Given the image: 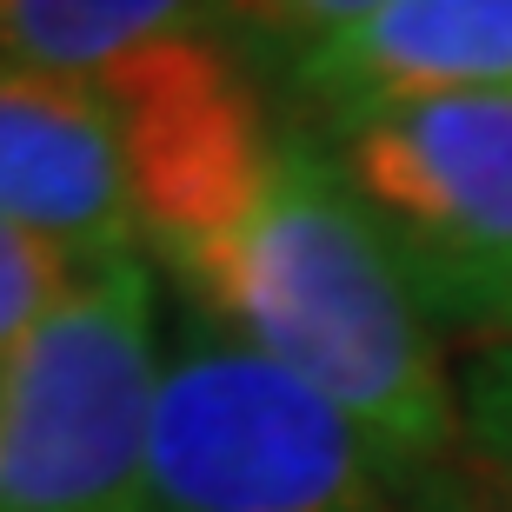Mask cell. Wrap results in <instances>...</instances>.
Returning a JSON list of instances; mask_svg holds the SVG:
<instances>
[{"label": "cell", "mask_w": 512, "mask_h": 512, "mask_svg": "<svg viewBox=\"0 0 512 512\" xmlns=\"http://www.w3.org/2000/svg\"><path fill=\"white\" fill-rule=\"evenodd\" d=\"M466 426H473L479 453L512 479V346H499V353H486L473 366V380H466Z\"/></svg>", "instance_id": "8fae6325"}, {"label": "cell", "mask_w": 512, "mask_h": 512, "mask_svg": "<svg viewBox=\"0 0 512 512\" xmlns=\"http://www.w3.org/2000/svg\"><path fill=\"white\" fill-rule=\"evenodd\" d=\"M200 27H220V0H0V67L87 80Z\"/></svg>", "instance_id": "ba28073f"}, {"label": "cell", "mask_w": 512, "mask_h": 512, "mask_svg": "<svg viewBox=\"0 0 512 512\" xmlns=\"http://www.w3.org/2000/svg\"><path fill=\"white\" fill-rule=\"evenodd\" d=\"M0 227L94 266L147 253L114 107L94 80L0 67Z\"/></svg>", "instance_id": "8992f818"}, {"label": "cell", "mask_w": 512, "mask_h": 512, "mask_svg": "<svg viewBox=\"0 0 512 512\" xmlns=\"http://www.w3.org/2000/svg\"><path fill=\"white\" fill-rule=\"evenodd\" d=\"M94 273L100 266L80 260V253H60V247H47V240H34V233L0 227V373H7V360H14L20 346L34 340Z\"/></svg>", "instance_id": "9c48e42d"}, {"label": "cell", "mask_w": 512, "mask_h": 512, "mask_svg": "<svg viewBox=\"0 0 512 512\" xmlns=\"http://www.w3.org/2000/svg\"><path fill=\"white\" fill-rule=\"evenodd\" d=\"M167 273L180 280V300L260 360L286 366L386 446L446 466L466 419L453 406L426 306L320 133L286 127L253 213Z\"/></svg>", "instance_id": "6da1fadb"}, {"label": "cell", "mask_w": 512, "mask_h": 512, "mask_svg": "<svg viewBox=\"0 0 512 512\" xmlns=\"http://www.w3.org/2000/svg\"><path fill=\"white\" fill-rule=\"evenodd\" d=\"M167 300L147 253L100 266L0 373V512H147Z\"/></svg>", "instance_id": "3957f363"}, {"label": "cell", "mask_w": 512, "mask_h": 512, "mask_svg": "<svg viewBox=\"0 0 512 512\" xmlns=\"http://www.w3.org/2000/svg\"><path fill=\"white\" fill-rule=\"evenodd\" d=\"M439 320H512V94H446L320 133Z\"/></svg>", "instance_id": "277c9868"}, {"label": "cell", "mask_w": 512, "mask_h": 512, "mask_svg": "<svg viewBox=\"0 0 512 512\" xmlns=\"http://www.w3.org/2000/svg\"><path fill=\"white\" fill-rule=\"evenodd\" d=\"M386 0H220V34L247 60H293L300 47L366 20Z\"/></svg>", "instance_id": "30bf717a"}, {"label": "cell", "mask_w": 512, "mask_h": 512, "mask_svg": "<svg viewBox=\"0 0 512 512\" xmlns=\"http://www.w3.org/2000/svg\"><path fill=\"white\" fill-rule=\"evenodd\" d=\"M293 127L333 133L386 107L512 94V0H386L280 67Z\"/></svg>", "instance_id": "52a82bcc"}, {"label": "cell", "mask_w": 512, "mask_h": 512, "mask_svg": "<svg viewBox=\"0 0 512 512\" xmlns=\"http://www.w3.org/2000/svg\"><path fill=\"white\" fill-rule=\"evenodd\" d=\"M147 512H466L446 466L366 433L193 300L167 306Z\"/></svg>", "instance_id": "7a4b0ae2"}, {"label": "cell", "mask_w": 512, "mask_h": 512, "mask_svg": "<svg viewBox=\"0 0 512 512\" xmlns=\"http://www.w3.org/2000/svg\"><path fill=\"white\" fill-rule=\"evenodd\" d=\"M87 80L114 107L140 247L153 260H187L253 213L286 127H273L253 60L220 27L153 40Z\"/></svg>", "instance_id": "5b68a950"}]
</instances>
